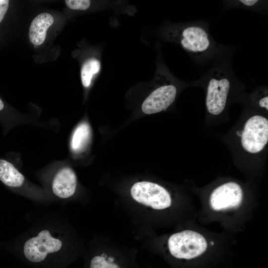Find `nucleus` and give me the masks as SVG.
I'll return each mask as SVG.
<instances>
[{
    "mask_svg": "<svg viewBox=\"0 0 268 268\" xmlns=\"http://www.w3.org/2000/svg\"><path fill=\"white\" fill-rule=\"evenodd\" d=\"M63 219L45 217L21 235V256L28 262L42 264L62 258L69 247V237Z\"/></svg>",
    "mask_w": 268,
    "mask_h": 268,
    "instance_id": "obj_1",
    "label": "nucleus"
},
{
    "mask_svg": "<svg viewBox=\"0 0 268 268\" xmlns=\"http://www.w3.org/2000/svg\"><path fill=\"white\" fill-rule=\"evenodd\" d=\"M234 50L230 47L220 45L206 72L196 82L205 87V106L210 115L217 116L226 107L233 86L239 82L232 66Z\"/></svg>",
    "mask_w": 268,
    "mask_h": 268,
    "instance_id": "obj_2",
    "label": "nucleus"
},
{
    "mask_svg": "<svg viewBox=\"0 0 268 268\" xmlns=\"http://www.w3.org/2000/svg\"><path fill=\"white\" fill-rule=\"evenodd\" d=\"M168 39L178 43L196 63L209 64L220 45L211 35L208 22L204 20L187 22L169 28Z\"/></svg>",
    "mask_w": 268,
    "mask_h": 268,
    "instance_id": "obj_3",
    "label": "nucleus"
},
{
    "mask_svg": "<svg viewBox=\"0 0 268 268\" xmlns=\"http://www.w3.org/2000/svg\"><path fill=\"white\" fill-rule=\"evenodd\" d=\"M208 243L200 233L185 230L171 235L167 241L170 255L179 260L190 261L202 255L206 251Z\"/></svg>",
    "mask_w": 268,
    "mask_h": 268,
    "instance_id": "obj_4",
    "label": "nucleus"
},
{
    "mask_svg": "<svg viewBox=\"0 0 268 268\" xmlns=\"http://www.w3.org/2000/svg\"><path fill=\"white\" fill-rule=\"evenodd\" d=\"M130 192L135 201L155 210L167 209L172 204L169 193L156 183L148 181L136 182L132 186Z\"/></svg>",
    "mask_w": 268,
    "mask_h": 268,
    "instance_id": "obj_5",
    "label": "nucleus"
},
{
    "mask_svg": "<svg viewBox=\"0 0 268 268\" xmlns=\"http://www.w3.org/2000/svg\"><path fill=\"white\" fill-rule=\"evenodd\" d=\"M268 142V119L260 115L249 118L241 134V143L243 149L249 153H257L265 148Z\"/></svg>",
    "mask_w": 268,
    "mask_h": 268,
    "instance_id": "obj_6",
    "label": "nucleus"
},
{
    "mask_svg": "<svg viewBox=\"0 0 268 268\" xmlns=\"http://www.w3.org/2000/svg\"><path fill=\"white\" fill-rule=\"evenodd\" d=\"M243 199V190L240 185L228 182L213 190L209 197V204L214 211H226L239 206Z\"/></svg>",
    "mask_w": 268,
    "mask_h": 268,
    "instance_id": "obj_7",
    "label": "nucleus"
},
{
    "mask_svg": "<svg viewBox=\"0 0 268 268\" xmlns=\"http://www.w3.org/2000/svg\"><path fill=\"white\" fill-rule=\"evenodd\" d=\"M177 91L176 85L171 83L158 86L144 100L142 111L146 114H152L166 110L175 101Z\"/></svg>",
    "mask_w": 268,
    "mask_h": 268,
    "instance_id": "obj_8",
    "label": "nucleus"
},
{
    "mask_svg": "<svg viewBox=\"0 0 268 268\" xmlns=\"http://www.w3.org/2000/svg\"><path fill=\"white\" fill-rule=\"evenodd\" d=\"M77 177L70 167H65L54 175L51 185L53 195L60 200H67L72 197L77 188Z\"/></svg>",
    "mask_w": 268,
    "mask_h": 268,
    "instance_id": "obj_9",
    "label": "nucleus"
},
{
    "mask_svg": "<svg viewBox=\"0 0 268 268\" xmlns=\"http://www.w3.org/2000/svg\"><path fill=\"white\" fill-rule=\"evenodd\" d=\"M53 22V17L48 13H42L35 17L29 27L30 42L36 46L42 45L45 40L47 30Z\"/></svg>",
    "mask_w": 268,
    "mask_h": 268,
    "instance_id": "obj_10",
    "label": "nucleus"
},
{
    "mask_svg": "<svg viewBox=\"0 0 268 268\" xmlns=\"http://www.w3.org/2000/svg\"><path fill=\"white\" fill-rule=\"evenodd\" d=\"M0 180L6 186L18 188L25 182V177L10 162L0 159Z\"/></svg>",
    "mask_w": 268,
    "mask_h": 268,
    "instance_id": "obj_11",
    "label": "nucleus"
},
{
    "mask_svg": "<svg viewBox=\"0 0 268 268\" xmlns=\"http://www.w3.org/2000/svg\"><path fill=\"white\" fill-rule=\"evenodd\" d=\"M123 262L107 253H97L90 258L86 268H125Z\"/></svg>",
    "mask_w": 268,
    "mask_h": 268,
    "instance_id": "obj_12",
    "label": "nucleus"
},
{
    "mask_svg": "<svg viewBox=\"0 0 268 268\" xmlns=\"http://www.w3.org/2000/svg\"><path fill=\"white\" fill-rule=\"evenodd\" d=\"M91 138V129L85 122L80 124L75 129L72 134L70 147L76 153L83 151L89 142Z\"/></svg>",
    "mask_w": 268,
    "mask_h": 268,
    "instance_id": "obj_13",
    "label": "nucleus"
},
{
    "mask_svg": "<svg viewBox=\"0 0 268 268\" xmlns=\"http://www.w3.org/2000/svg\"><path fill=\"white\" fill-rule=\"evenodd\" d=\"M100 68V62L96 59H89L84 63L81 69V79L84 87L90 85L93 75L99 72Z\"/></svg>",
    "mask_w": 268,
    "mask_h": 268,
    "instance_id": "obj_14",
    "label": "nucleus"
},
{
    "mask_svg": "<svg viewBox=\"0 0 268 268\" xmlns=\"http://www.w3.org/2000/svg\"><path fill=\"white\" fill-rule=\"evenodd\" d=\"M228 8L239 7L257 12L266 10V1L258 0H239L226 2Z\"/></svg>",
    "mask_w": 268,
    "mask_h": 268,
    "instance_id": "obj_15",
    "label": "nucleus"
},
{
    "mask_svg": "<svg viewBox=\"0 0 268 268\" xmlns=\"http://www.w3.org/2000/svg\"><path fill=\"white\" fill-rule=\"evenodd\" d=\"M65 3L70 9L84 10L89 7L91 1L88 0H66Z\"/></svg>",
    "mask_w": 268,
    "mask_h": 268,
    "instance_id": "obj_16",
    "label": "nucleus"
},
{
    "mask_svg": "<svg viewBox=\"0 0 268 268\" xmlns=\"http://www.w3.org/2000/svg\"><path fill=\"white\" fill-rule=\"evenodd\" d=\"M9 2L8 0H0V23L7 11Z\"/></svg>",
    "mask_w": 268,
    "mask_h": 268,
    "instance_id": "obj_17",
    "label": "nucleus"
},
{
    "mask_svg": "<svg viewBox=\"0 0 268 268\" xmlns=\"http://www.w3.org/2000/svg\"><path fill=\"white\" fill-rule=\"evenodd\" d=\"M258 106L265 110H268V94L263 96L258 103Z\"/></svg>",
    "mask_w": 268,
    "mask_h": 268,
    "instance_id": "obj_18",
    "label": "nucleus"
},
{
    "mask_svg": "<svg viewBox=\"0 0 268 268\" xmlns=\"http://www.w3.org/2000/svg\"><path fill=\"white\" fill-rule=\"evenodd\" d=\"M4 108V104L0 98V111L2 110Z\"/></svg>",
    "mask_w": 268,
    "mask_h": 268,
    "instance_id": "obj_19",
    "label": "nucleus"
}]
</instances>
